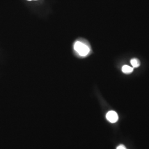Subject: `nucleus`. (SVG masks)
I'll list each match as a JSON object with an SVG mask.
<instances>
[{"label":"nucleus","instance_id":"1","mask_svg":"<svg viewBox=\"0 0 149 149\" xmlns=\"http://www.w3.org/2000/svg\"><path fill=\"white\" fill-rule=\"evenodd\" d=\"M74 49L81 56H87L90 52V49L88 46L79 41L74 43Z\"/></svg>","mask_w":149,"mask_h":149},{"label":"nucleus","instance_id":"2","mask_svg":"<svg viewBox=\"0 0 149 149\" xmlns=\"http://www.w3.org/2000/svg\"><path fill=\"white\" fill-rule=\"evenodd\" d=\"M106 118L109 122L114 123L117 122L119 117L117 112L113 111H111L107 113Z\"/></svg>","mask_w":149,"mask_h":149},{"label":"nucleus","instance_id":"3","mask_svg":"<svg viewBox=\"0 0 149 149\" xmlns=\"http://www.w3.org/2000/svg\"><path fill=\"white\" fill-rule=\"evenodd\" d=\"M134 68L132 67H130L128 65H124L122 67V70L123 72L124 73V74H130L132 73L133 71Z\"/></svg>","mask_w":149,"mask_h":149},{"label":"nucleus","instance_id":"4","mask_svg":"<svg viewBox=\"0 0 149 149\" xmlns=\"http://www.w3.org/2000/svg\"><path fill=\"white\" fill-rule=\"evenodd\" d=\"M130 64L132 65L133 68H138L140 65V61L139 59L134 58L130 60Z\"/></svg>","mask_w":149,"mask_h":149},{"label":"nucleus","instance_id":"5","mask_svg":"<svg viewBox=\"0 0 149 149\" xmlns=\"http://www.w3.org/2000/svg\"><path fill=\"white\" fill-rule=\"evenodd\" d=\"M117 149H127L126 148V147L124 146V145H119L117 147Z\"/></svg>","mask_w":149,"mask_h":149},{"label":"nucleus","instance_id":"6","mask_svg":"<svg viewBox=\"0 0 149 149\" xmlns=\"http://www.w3.org/2000/svg\"><path fill=\"white\" fill-rule=\"evenodd\" d=\"M28 1H32V0H28Z\"/></svg>","mask_w":149,"mask_h":149}]
</instances>
